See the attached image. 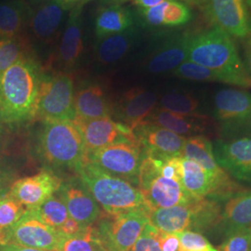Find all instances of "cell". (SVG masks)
<instances>
[{"label":"cell","instance_id":"cell-1","mask_svg":"<svg viewBox=\"0 0 251 251\" xmlns=\"http://www.w3.org/2000/svg\"><path fill=\"white\" fill-rule=\"evenodd\" d=\"M44 74L32 59L23 58L0 75V118L20 125L35 119Z\"/></svg>","mask_w":251,"mask_h":251},{"label":"cell","instance_id":"cell-2","mask_svg":"<svg viewBox=\"0 0 251 251\" xmlns=\"http://www.w3.org/2000/svg\"><path fill=\"white\" fill-rule=\"evenodd\" d=\"M187 60L222 74L231 86L251 88V75L233 37L220 27L191 33Z\"/></svg>","mask_w":251,"mask_h":251},{"label":"cell","instance_id":"cell-3","mask_svg":"<svg viewBox=\"0 0 251 251\" xmlns=\"http://www.w3.org/2000/svg\"><path fill=\"white\" fill-rule=\"evenodd\" d=\"M37 151L50 167L77 172L86 159V148L74 121H44L38 136Z\"/></svg>","mask_w":251,"mask_h":251},{"label":"cell","instance_id":"cell-4","mask_svg":"<svg viewBox=\"0 0 251 251\" xmlns=\"http://www.w3.org/2000/svg\"><path fill=\"white\" fill-rule=\"evenodd\" d=\"M77 174L107 215L117 216L136 209H147L139 189L127 180L106 173L86 160Z\"/></svg>","mask_w":251,"mask_h":251},{"label":"cell","instance_id":"cell-5","mask_svg":"<svg viewBox=\"0 0 251 251\" xmlns=\"http://www.w3.org/2000/svg\"><path fill=\"white\" fill-rule=\"evenodd\" d=\"M161 161L145 155L140 169L137 187L149 212L158 208L187 205L203 198L192 196L179 180L163 177L159 171Z\"/></svg>","mask_w":251,"mask_h":251},{"label":"cell","instance_id":"cell-6","mask_svg":"<svg viewBox=\"0 0 251 251\" xmlns=\"http://www.w3.org/2000/svg\"><path fill=\"white\" fill-rule=\"evenodd\" d=\"M144 157V150L134 138L87 153L85 160L137 186Z\"/></svg>","mask_w":251,"mask_h":251},{"label":"cell","instance_id":"cell-7","mask_svg":"<svg viewBox=\"0 0 251 251\" xmlns=\"http://www.w3.org/2000/svg\"><path fill=\"white\" fill-rule=\"evenodd\" d=\"M75 117V90L71 75L44 74L40 85L36 118L44 121L70 120Z\"/></svg>","mask_w":251,"mask_h":251},{"label":"cell","instance_id":"cell-8","mask_svg":"<svg viewBox=\"0 0 251 251\" xmlns=\"http://www.w3.org/2000/svg\"><path fill=\"white\" fill-rule=\"evenodd\" d=\"M64 237L59 229L45 224L32 208H26L14 225L0 233V245L57 251Z\"/></svg>","mask_w":251,"mask_h":251},{"label":"cell","instance_id":"cell-9","mask_svg":"<svg viewBox=\"0 0 251 251\" xmlns=\"http://www.w3.org/2000/svg\"><path fill=\"white\" fill-rule=\"evenodd\" d=\"M149 211L136 209L117 216L106 215L95 228L109 251H130L149 224Z\"/></svg>","mask_w":251,"mask_h":251},{"label":"cell","instance_id":"cell-10","mask_svg":"<svg viewBox=\"0 0 251 251\" xmlns=\"http://www.w3.org/2000/svg\"><path fill=\"white\" fill-rule=\"evenodd\" d=\"M206 18L234 38L249 36L250 9L247 0H198Z\"/></svg>","mask_w":251,"mask_h":251},{"label":"cell","instance_id":"cell-11","mask_svg":"<svg viewBox=\"0 0 251 251\" xmlns=\"http://www.w3.org/2000/svg\"><path fill=\"white\" fill-rule=\"evenodd\" d=\"M218 165L236 181L251 184V137L218 140L213 145Z\"/></svg>","mask_w":251,"mask_h":251},{"label":"cell","instance_id":"cell-12","mask_svg":"<svg viewBox=\"0 0 251 251\" xmlns=\"http://www.w3.org/2000/svg\"><path fill=\"white\" fill-rule=\"evenodd\" d=\"M132 131L145 155L159 160L181 156L186 138L149 122L137 126Z\"/></svg>","mask_w":251,"mask_h":251},{"label":"cell","instance_id":"cell-13","mask_svg":"<svg viewBox=\"0 0 251 251\" xmlns=\"http://www.w3.org/2000/svg\"><path fill=\"white\" fill-rule=\"evenodd\" d=\"M56 194L66 206L69 217L83 228L98 221L100 215L99 204L79 177L62 181Z\"/></svg>","mask_w":251,"mask_h":251},{"label":"cell","instance_id":"cell-14","mask_svg":"<svg viewBox=\"0 0 251 251\" xmlns=\"http://www.w3.org/2000/svg\"><path fill=\"white\" fill-rule=\"evenodd\" d=\"M214 116L226 129L251 125V93L242 89L219 90L214 96Z\"/></svg>","mask_w":251,"mask_h":251},{"label":"cell","instance_id":"cell-15","mask_svg":"<svg viewBox=\"0 0 251 251\" xmlns=\"http://www.w3.org/2000/svg\"><path fill=\"white\" fill-rule=\"evenodd\" d=\"M74 122L83 137L86 154L135 138L133 131L129 127L112 120L111 117L90 120L75 119Z\"/></svg>","mask_w":251,"mask_h":251},{"label":"cell","instance_id":"cell-16","mask_svg":"<svg viewBox=\"0 0 251 251\" xmlns=\"http://www.w3.org/2000/svg\"><path fill=\"white\" fill-rule=\"evenodd\" d=\"M61 183L62 180L55 172L45 170L14 181L10 185L9 195L26 208H33L54 196Z\"/></svg>","mask_w":251,"mask_h":251},{"label":"cell","instance_id":"cell-17","mask_svg":"<svg viewBox=\"0 0 251 251\" xmlns=\"http://www.w3.org/2000/svg\"><path fill=\"white\" fill-rule=\"evenodd\" d=\"M191 32H178L166 36L149 58L147 68L152 74L173 71L188 58Z\"/></svg>","mask_w":251,"mask_h":251},{"label":"cell","instance_id":"cell-18","mask_svg":"<svg viewBox=\"0 0 251 251\" xmlns=\"http://www.w3.org/2000/svg\"><path fill=\"white\" fill-rule=\"evenodd\" d=\"M156 105V96L150 90L135 88L120 100L117 109L118 122L133 130L150 117Z\"/></svg>","mask_w":251,"mask_h":251},{"label":"cell","instance_id":"cell-19","mask_svg":"<svg viewBox=\"0 0 251 251\" xmlns=\"http://www.w3.org/2000/svg\"><path fill=\"white\" fill-rule=\"evenodd\" d=\"M242 229H251V191H243L228 199L215 231L226 237Z\"/></svg>","mask_w":251,"mask_h":251},{"label":"cell","instance_id":"cell-20","mask_svg":"<svg viewBox=\"0 0 251 251\" xmlns=\"http://www.w3.org/2000/svg\"><path fill=\"white\" fill-rule=\"evenodd\" d=\"M209 120L206 115L184 116L160 108L153 110L144 122L159 126L182 137H192L206 131L209 126Z\"/></svg>","mask_w":251,"mask_h":251},{"label":"cell","instance_id":"cell-21","mask_svg":"<svg viewBox=\"0 0 251 251\" xmlns=\"http://www.w3.org/2000/svg\"><path fill=\"white\" fill-rule=\"evenodd\" d=\"M146 25L152 27H179L193 18L188 4L181 1H167L150 9H139Z\"/></svg>","mask_w":251,"mask_h":251},{"label":"cell","instance_id":"cell-22","mask_svg":"<svg viewBox=\"0 0 251 251\" xmlns=\"http://www.w3.org/2000/svg\"><path fill=\"white\" fill-rule=\"evenodd\" d=\"M181 157L194 160L224 183H232L233 179L215 160L213 144L204 135L186 138L181 151Z\"/></svg>","mask_w":251,"mask_h":251},{"label":"cell","instance_id":"cell-23","mask_svg":"<svg viewBox=\"0 0 251 251\" xmlns=\"http://www.w3.org/2000/svg\"><path fill=\"white\" fill-rule=\"evenodd\" d=\"M75 119L80 120L110 117L113 114L104 91L97 85L85 87L75 94Z\"/></svg>","mask_w":251,"mask_h":251},{"label":"cell","instance_id":"cell-24","mask_svg":"<svg viewBox=\"0 0 251 251\" xmlns=\"http://www.w3.org/2000/svg\"><path fill=\"white\" fill-rule=\"evenodd\" d=\"M81 9L76 6L72 9L59 49V58L68 67L77 63L83 51Z\"/></svg>","mask_w":251,"mask_h":251},{"label":"cell","instance_id":"cell-25","mask_svg":"<svg viewBox=\"0 0 251 251\" xmlns=\"http://www.w3.org/2000/svg\"><path fill=\"white\" fill-rule=\"evenodd\" d=\"M134 18L131 11L119 4L100 9L95 19V34L100 39L122 33L133 27Z\"/></svg>","mask_w":251,"mask_h":251},{"label":"cell","instance_id":"cell-26","mask_svg":"<svg viewBox=\"0 0 251 251\" xmlns=\"http://www.w3.org/2000/svg\"><path fill=\"white\" fill-rule=\"evenodd\" d=\"M67 5L60 0H50L38 9L32 20V28L37 37L50 39L59 29Z\"/></svg>","mask_w":251,"mask_h":251},{"label":"cell","instance_id":"cell-27","mask_svg":"<svg viewBox=\"0 0 251 251\" xmlns=\"http://www.w3.org/2000/svg\"><path fill=\"white\" fill-rule=\"evenodd\" d=\"M137 34L131 27L122 33L101 39L98 47V58L101 63H113L120 60L134 44Z\"/></svg>","mask_w":251,"mask_h":251},{"label":"cell","instance_id":"cell-28","mask_svg":"<svg viewBox=\"0 0 251 251\" xmlns=\"http://www.w3.org/2000/svg\"><path fill=\"white\" fill-rule=\"evenodd\" d=\"M25 15V7L20 1L0 4V39L17 36Z\"/></svg>","mask_w":251,"mask_h":251},{"label":"cell","instance_id":"cell-29","mask_svg":"<svg viewBox=\"0 0 251 251\" xmlns=\"http://www.w3.org/2000/svg\"><path fill=\"white\" fill-rule=\"evenodd\" d=\"M57 251H109L100 240L95 227H85L76 235L64 237Z\"/></svg>","mask_w":251,"mask_h":251},{"label":"cell","instance_id":"cell-30","mask_svg":"<svg viewBox=\"0 0 251 251\" xmlns=\"http://www.w3.org/2000/svg\"><path fill=\"white\" fill-rule=\"evenodd\" d=\"M160 108L184 116H199V100L188 93L171 91L165 94L160 100Z\"/></svg>","mask_w":251,"mask_h":251},{"label":"cell","instance_id":"cell-31","mask_svg":"<svg viewBox=\"0 0 251 251\" xmlns=\"http://www.w3.org/2000/svg\"><path fill=\"white\" fill-rule=\"evenodd\" d=\"M32 209L45 224L56 229H59L69 217L66 206L58 196L50 197Z\"/></svg>","mask_w":251,"mask_h":251},{"label":"cell","instance_id":"cell-32","mask_svg":"<svg viewBox=\"0 0 251 251\" xmlns=\"http://www.w3.org/2000/svg\"><path fill=\"white\" fill-rule=\"evenodd\" d=\"M172 74L179 78L188 80L198 82H220L229 85L228 80L222 74L198 63H193L188 60L181 63L175 70H173Z\"/></svg>","mask_w":251,"mask_h":251},{"label":"cell","instance_id":"cell-33","mask_svg":"<svg viewBox=\"0 0 251 251\" xmlns=\"http://www.w3.org/2000/svg\"><path fill=\"white\" fill-rule=\"evenodd\" d=\"M25 44L18 37L0 39V75L25 58Z\"/></svg>","mask_w":251,"mask_h":251},{"label":"cell","instance_id":"cell-34","mask_svg":"<svg viewBox=\"0 0 251 251\" xmlns=\"http://www.w3.org/2000/svg\"><path fill=\"white\" fill-rule=\"evenodd\" d=\"M26 207L8 194L0 199V233L9 229L24 215Z\"/></svg>","mask_w":251,"mask_h":251},{"label":"cell","instance_id":"cell-35","mask_svg":"<svg viewBox=\"0 0 251 251\" xmlns=\"http://www.w3.org/2000/svg\"><path fill=\"white\" fill-rule=\"evenodd\" d=\"M251 229H242L228 234L220 251H251Z\"/></svg>","mask_w":251,"mask_h":251},{"label":"cell","instance_id":"cell-36","mask_svg":"<svg viewBox=\"0 0 251 251\" xmlns=\"http://www.w3.org/2000/svg\"><path fill=\"white\" fill-rule=\"evenodd\" d=\"M181 247L186 251H219L202 233L184 231L177 233Z\"/></svg>","mask_w":251,"mask_h":251},{"label":"cell","instance_id":"cell-37","mask_svg":"<svg viewBox=\"0 0 251 251\" xmlns=\"http://www.w3.org/2000/svg\"><path fill=\"white\" fill-rule=\"evenodd\" d=\"M160 231L147 224L130 251H162L159 245Z\"/></svg>","mask_w":251,"mask_h":251},{"label":"cell","instance_id":"cell-38","mask_svg":"<svg viewBox=\"0 0 251 251\" xmlns=\"http://www.w3.org/2000/svg\"><path fill=\"white\" fill-rule=\"evenodd\" d=\"M158 240L162 251H182V247L177 234L160 232Z\"/></svg>","mask_w":251,"mask_h":251},{"label":"cell","instance_id":"cell-39","mask_svg":"<svg viewBox=\"0 0 251 251\" xmlns=\"http://www.w3.org/2000/svg\"><path fill=\"white\" fill-rule=\"evenodd\" d=\"M83 229L84 228L71 217H68L62 226L59 228L61 233H63L65 237L76 235L80 233Z\"/></svg>","mask_w":251,"mask_h":251},{"label":"cell","instance_id":"cell-40","mask_svg":"<svg viewBox=\"0 0 251 251\" xmlns=\"http://www.w3.org/2000/svg\"><path fill=\"white\" fill-rule=\"evenodd\" d=\"M242 41L243 61L251 76V36H246Z\"/></svg>","mask_w":251,"mask_h":251},{"label":"cell","instance_id":"cell-41","mask_svg":"<svg viewBox=\"0 0 251 251\" xmlns=\"http://www.w3.org/2000/svg\"><path fill=\"white\" fill-rule=\"evenodd\" d=\"M0 251H49L38 250V249H32V248H25L20 247L15 245H0Z\"/></svg>","mask_w":251,"mask_h":251},{"label":"cell","instance_id":"cell-42","mask_svg":"<svg viewBox=\"0 0 251 251\" xmlns=\"http://www.w3.org/2000/svg\"><path fill=\"white\" fill-rule=\"evenodd\" d=\"M11 179V173L0 166V184H10Z\"/></svg>","mask_w":251,"mask_h":251},{"label":"cell","instance_id":"cell-43","mask_svg":"<svg viewBox=\"0 0 251 251\" xmlns=\"http://www.w3.org/2000/svg\"><path fill=\"white\" fill-rule=\"evenodd\" d=\"M10 185L11 184H0V199L9 194Z\"/></svg>","mask_w":251,"mask_h":251},{"label":"cell","instance_id":"cell-44","mask_svg":"<svg viewBox=\"0 0 251 251\" xmlns=\"http://www.w3.org/2000/svg\"><path fill=\"white\" fill-rule=\"evenodd\" d=\"M128 1V0H101L102 3L106 4V5H115V4H121L123 2Z\"/></svg>","mask_w":251,"mask_h":251},{"label":"cell","instance_id":"cell-45","mask_svg":"<svg viewBox=\"0 0 251 251\" xmlns=\"http://www.w3.org/2000/svg\"><path fill=\"white\" fill-rule=\"evenodd\" d=\"M77 2H76V7H79V8H82L85 4H87V3H89L90 1L91 0H76Z\"/></svg>","mask_w":251,"mask_h":251},{"label":"cell","instance_id":"cell-46","mask_svg":"<svg viewBox=\"0 0 251 251\" xmlns=\"http://www.w3.org/2000/svg\"><path fill=\"white\" fill-rule=\"evenodd\" d=\"M3 122H2V120H1V118H0V143H1V137H2V133H3Z\"/></svg>","mask_w":251,"mask_h":251},{"label":"cell","instance_id":"cell-47","mask_svg":"<svg viewBox=\"0 0 251 251\" xmlns=\"http://www.w3.org/2000/svg\"><path fill=\"white\" fill-rule=\"evenodd\" d=\"M249 36H251V15H250V21H249Z\"/></svg>","mask_w":251,"mask_h":251},{"label":"cell","instance_id":"cell-48","mask_svg":"<svg viewBox=\"0 0 251 251\" xmlns=\"http://www.w3.org/2000/svg\"><path fill=\"white\" fill-rule=\"evenodd\" d=\"M60 1H62L63 3L64 4H66V5H68L69 3H72L74 1H75V0H60Z\"/></svg>","mask_w":251,"mask_h":251},{"label":"cell","instance_id":"cell-49","mask_svg":"<svg viewBox=\"0 0 251 251\" xmlns=\"http://www.w3.org/2000/svg\"><path fill=\"white\" fill-rule=\"evenodd\" d=\"M247 5H248L249 9H251V0H247Z\"/></svg>","mask_w":251,"mask_h":251},{"label":"cell","instance_id":"cell-50","mask_svg":"<svg viewBox=\"0 0 251 251\" xmlns=\"http://www.w3.org/2000/svg\"></svg>","mask_w":251,"mask_h":251}]
</instances>
